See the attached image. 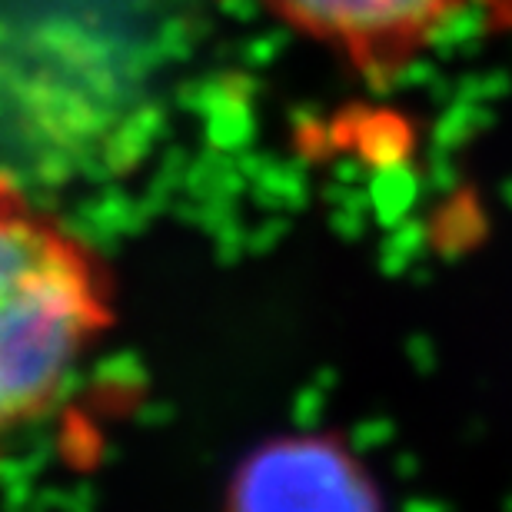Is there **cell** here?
Instances as JSON below:
<instances>
[{
	"instance_id": "1",
	"label": "cell",
	"mask_w": 512,
	"mask_h": 512,
	"mask_svg": "<svg viewBox=\"0 0 512 512\" xmlns=\"http://www.w3.org/2000/svg\"><path fill=\"white\" fill-rule=\"evenodd\" d=\"M114 323L94 247L0 173V436L40 419Z\"/></svg>"
},
{
	"instance_id": "2",
	"label": "cell",
	"mask_w": 512,
	"mask_h": 512,
	"mask_svg": "<svg viewBox=\"0 0 512 512\" xmlns=\"http://www.w3.org/2000/svg\"><path fill=\"white\" fill-rule=\"evenodd\" d=\"M303 37L336 50L356 74L393 80L479 0H260Z\"/></svg>"
},
{
	"instance_id": "3",
	"label": "cell",
	"mask_w": 512,
	"mask_h": 512,
	"mask_svg": "<svg viewBox=\"0 0 512 512\" xmlns=\"http://www.w3.org/2000/svg\"><path fill=\"white\" fill-rule=\"evenodd\" d=\"M227 512H383V499L346 446L293 436L256 449L240 466Z\"/></svg>"
}]
</instances>
